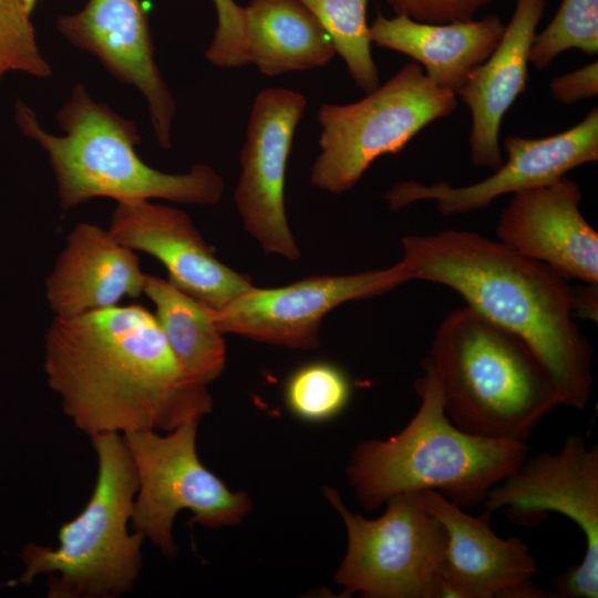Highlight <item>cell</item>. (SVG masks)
Returning a JSON list of instances; mask_svg holds the SVG:
<instances>
[{"mask_svg":"<svg viewBox=\"0 0 598 598\" xmlns=\"http://www.w3.org/2000/svg\"><path fill=\"white\" fill-rule=\"evenodd\" d=\"M456 105V94L433 84L416 62L357 102L321 105L320 153L310 183L331 194L350 190L377 158L399 153Z\"/></svg>","mask_w":598,"mask_h":598,"instance_id":"7","label":"cell"},{"mask_svg":"<svg viewBox=\"0 0 598 598\" xmlns=\"http://www.w3.org/2000/svg\"><path fill=\"white\" fill-rule=\"evenodd\" d=\"M579 185L563 176L512 195L497 240L566 279L598 285V234L580 210Z\"/></svg>","mask_w":598,"mask_h":598,"instance_id":"17","label":"cell"},{"mask_svg":"<svg viewBox=\"0 0 598 598\" xmlns=\"http://www.w3.org/2000/svg\"><path fill=\"white\" fill-rule=\"evenodd\" d=\"M299 1L326 30L354 83L365 93L375 90L380 79L371 53L370 25L367 22L369 0Z\"/></svg>","mask_w":598,"mask_h":598,"instance_id":"23","label":"cell"},{"mask_svg":"<svg viewBox=\"0 0 598 598\" xmlns=\"http://www.w3.org/2000/svg\"><path fill=\"white\" fill-rule=\"evenodd\" d=\"M574 312L582 318L597 319V285L585 283L579 290L573 287Z\"/></svg>","mask_w":598,"mask_h":598,"instance_id":"30","label":"cell"},{"mask_svg":"<svg viewBox=\"0 0 598 598\" xmlns=\"http://www.w3.org/2000/svg\"><path fill=\"white\" fill-rule=\"evenodd\" d=\"M217 25L205 58L215 66L237 69L248 64L244 7L235 0H213Z\"/></svg>","mask_w":598,"mask_h":598,"instance_id":"27","label":"cell"},{"mask_svg":"<svg viewBox=\"0 0 598 598\" xmlns=\"http://www.w3.org/2000/svg\"><path fill=\"white\" fill-rule=\"evenodd\" d=\"M410 280L440 283L519 337L550 377L561 405L584 410L594 377L592 348L575 322L574 291L547 265L470 230L404 236Z\"/></svg>","mask_w":598,"mask_h":598,"instance_id":"2","label":"cell"},{"mask_svg":"<svg viewBox=\"0 0 598 598\" xmlns=\"http://www.w3.org/2000/svg\"><path fill=\"white\" fill-rule=\"evenodd\" d=\"M503 143L507 159L485 179L464 186L400 182L385 194L389 208L399 210L433 200L444 216L465 214L482 209L503 195L547 185L576 167L597 162L598 110L591 109L579 123L560 133L544 137L509 135Z\"/></svg>","mask_w":598,"mask_h":598,"instance_id":"13","label":"cell"},{"mask_svg":"<svg viewBox=\"0 0 598 598\" xmlns=\"http://www.w3.org/2000/svg\"><path fill=\"white\" fill-rule=\"evenodd\" d=\"M426 359L447 417L467 434L526 442L540 420L561 405L527 343L468 306L442 320Z\"/></svg>","mask_w":598,"mask_h":598,"instance_id":"4","label":"cell"},{"mask_svg":"<svg viewBox=\"0 0 598 598\" xmlns=\"http://www.w3.org/2000/svg\"><path fill=\"white\" fill-rule=\"evenodd\" d=\"M549 90L554 99L563 104H574L596 96L598 93L597 61L554 78Z\"/></svg>","mask_w":598,"mask_h":598,"instance_id":"29","label":"cell"},{"mask_svg":"<svg viewBox=\"0 0 598 598\" xmlns=\"http://www.w3.org/2000/svg\"><path fill=\"white\" fill-rule=\"evenodd\" d=\"M504 30L505 24L496 14L429 23L402 14L388 18L379 12L369 27L372 43L412 58L433 84L455 94L489 56Z\"/></svg>","mask_w":598,"mask_h":598,"instance_id":"20","label":"cell"},{"mask_svg":"<svg viewBox=\"0 0 598 598\" xmlns=\"http://www.w3.org/2000/svg\"><path fill=\"white\" fill-rule=\"evenodd\" d=\"M31 13L23 0H0V78L10 71L37 78L52 73L38 47Z\"/></svg>","mask_w":598,"mask_h":598,"instance_id":"26","label":"cell"},{"mask_svg":"<svg viewBox=\"0 0 598 598\" xmlns=\"http://www.w3.org/2000/svg\"><path fill=\"white\" fill-rule=\"evenodd\" d=\"M59 32L96 56L118 81L146 100L157 143L172 146L175 100L154 60V45L141 0H89L78 12L56 19Z\"/></svg>","mask_w":598,"mask_h":598,"instance_id":"16","label":"cell"},{"mask_svg":"<svg viewBox=\"0 0 598 598\" xmlns=\"http://www.w3.org/2000/svg\"><path fill=\"white\" fill-rule=\"evenodd\" d=\"M246 54L267 76L327 65L330 37L299 0H250L244 7Z\"/></svg>","mask_w":598,"mask_h":598,"instance_id":"21","label":"cell"},{"mask_svg":"<svg viewBox=\"0 0 598 598\" xmlns=\"http://www.w3.org/2000/svg\"><path fill=\"white\" fill-rule=\"evenodd\" d=\"M43 369L64 414L89 436L167 432L213 409L207 386L185 377L154 315L136 303L54 317Z\"/></svg>","mask_w":598,"mask_h":598,"instance_id":"1","label":"cell"},{"mask_svg":"<svg viewBox=\"0 0 598 598\" xmlns=\"http://www.w3.org/2000/svg\"><path fill=\"white\" fill-rule=\"evenodd\" d=\"M97 458L93 492L84 508L59 528L56 547L27 543L17 582L48 577L49 598H116L134 587L142 569L138 532H130L137 478L124 439L90 436Z\"/></svg>","mask_w":598,"mask_h":598,"instance_id":"6","label":"cell"},{"mask_svg":"<svg viewBox=\"0 0 598 598\" xmlns=\"http://www.w3.org/2000/svg\"><path fill=\"white\" fill-rule=\"evenodd\" d=\"M482 506L504 509L519 524L540 523L548 512L561 514L582 532V560L553 580L555 598L598 597V446L569 435L558 453L542 452L487 493Z\"/></svg>","mask_w":598,"mask_h":598,"instance_id":"10","label":"cell"},{"mask_svg":"<svg viewBox=\"0 0 598 598\" xmlns=\"http://www.w3.org/2000/svg\"><path fill=\"white\" fill-rule=\"evenodd\" d=\"M568 50L597 54L598 0H561L551 21L535 34L529 63L543 70Z\"/></svg>","mask_w":598,"mask_h":598,"instance_id":"25","label":"cell"},{"mask_svg":"<svg viewBox=\"0 0 598 598\" xmlns=\"http://www.w3.org/2000/svg\"><path fill=\"white\" fill-rule=\"evenodd\" d=\"M351 395L349 378L338 365L315 361L289 377L285 401L292 414L308 422H322L341 413Z\"/></svg>","mask_w":598,"mask_h":598,"instance_id":"24","label":"cell"},{"mask_svg":"<svg viewBox=\"0 0 598 598\" xmlns=\"http://www.w3.org/2000/svg\"><path fill=\"white\" fill-rule=\"evenodd\" d=\"M414 381L420 405L386 440L359 443L347 466L354 496L375 511L396 495L434 491L461 508L482 505L489 489L527 458L526 442L474 436L447 417L437 375L425 358Z\"/></svg>","mask_w":598,"mask_h":598,"instance_id":"3","label":"cell"},{"mask_svg":"<svg viewBox=\"0 0 598 598\" xmlns=\"http://www.w3.org/2000/svg\"><path fill=\"white\" fill-rule=\"evenodd\" d=\"M198 424L193 420L165 434L143 430L122 435L137 478L131 528L167 558L177 553L173 525L179 511L192 513L190 524L219 528L239 524L252 508L247 493L229 491L198 458Z\"/></svg>","mask_w":598,"mask_h":598,"instance_id":"9","label":"cell"},{"mask_svg":"<svg viewBox=\"0 0 598 598\" xmlns=\"http://www.w3.org/2000/svg\"><path fill=\"white\" fill-rule=\"evenodd\" d=\"M410 280L402 260L391 267L349 275L308 277L278 288L251 289L214 318L223 333L292 349L319 343L326 315L339 306L388 292Z\"/></svg>","mask_w":598,"mask_h":598,"instance_id":"11","label":"cell"},{"mask_svg":"<svg viewBox=\"0 0 598 598\" xmlns=\"http://www.w3.org/2000/svg\"><path fill=\"white\" fill-rule=\"evenodd\" d=\"M323 491L347 530V550L334 574L344 596L445 598L439 575L445 530L420 492L389 498L384 513L368 519L349 511L334 488Z\"/></svg>","mask_w":598,"mask_h":598,"instance_id":"8","label":"cell"},{"mask_svg":"<svg viewBox=\"0 0 598 598\" xmlns=\"http://www.w3.org/2000/svg\"><path fill=\"white\" fill-rule=\"evenodd\" d=\"M14 111L20 131L48 154L63 212L97 197L192 205H214L223 197L224 179L208 165L168 174L144 163L136 152V124L94 101L80 83L56 114L63 135L44 131L23 102Z\"/></svg>","mask_w":598,"mask_h":598,"instance_id":"5","label":"cell"},{"mask_svg":"<svg viewBox=\"0 0 598 598\" xmlns=\"http://www.w3.org/2000/svg\"><path fill=\"white\" fill-rule=\"evenodd\" d=\"M143 293L155 307L153 313L185 377L207 386L224 371L226 344L215 311L176 288L168 280L147 275Z\"/></svg>","mask_w":598,"mask_h":598,"instance_id":"22","label":"cell"},{"mask_svg":"<svg viewBox=\"0 0 598 598\" xmlns=\"http://www.w3.org/2000/svg\"><path fill=\"white\" fill-rule=\"evenodd\" d=\"M396 14L429 23L468 21L494 0H386Z\"/></svg>","mask_w":598,"mask_h":598,"instance_id":"28","label":"cell"},{"mask_svg":"<svg viewBox=\"0 0 598 598\" xmlns=\"http://www.w3.org/2000/svg\"><path fill=\"white\" fill-rule=\"evenodd\" d=\"M28 9L32 12L40 0H23Z\"/></svg>","mask_w":598,"mask_h":598,"instance_id":"31","label":"cell"},{"mask_svg":"<svg viewBox=\"0 0 598 598\" xmlns=\"http://www.w3.org/2000/svg\"><path fill=\"white\" fill-rule=\"evenodd\" d=\"M145 278L134 250L107 229L79 223L45 278V299L54 317H75L117 306L124 297H140Z\"/></svg>","mask_w":598,"mask_h":598,"instance_id":"18","label":"cell"},{"mask_svg":"<svg viewBox=\"0 0 598 598\" xmlns=\"http://www.w3.org/2000/svg\"><path fill=\"white\" fill-rule=\"evenodd\" d=\"M545 6L546 0H516L499 42L456 93L471 112L468 144L475 166L495 169L503 163L501 123L526 89L529 51Z\"/></svg>","mask_w":598,"mask_h":598,"instance_id":"19","label":"cell"},{"mask_svg":"<svg viewBox=\"0 0 598 598\" xmlns=\"http://www.w3.org/2000/svg\"><path fill=\"white\" fill-rule=\"evenodd\" d=\"M306 97L283 87L260 91L254 100L240 153L234 200L245 229L268 254L295 261L300 249L285 206L286 169Z\"/></svg>","mask_w":598,"mask_h":598,"instance_id":"12","label":"cell"},{"mask_svg":"<svg viewBox=\"0 0 598 598\" xmlns=\"http://www.w3.org/2000/svg\"><path fill=\"white\" fill-rule=\"evenodd\" d=\"M121 245L148 254L168 281L218 311L254 287L250 278L219 261L190 217L147 199L117 202L107 228Z\"/></svg>","mask_w":598,"mask_h":598,"instance_id":"15","label":"cell"},{"mask_svg":"<svg viewBox=\"0 0 598 598\" xmlns=\"http://www.w3.org/2000/svg\"><path fill=\"white\" fill-rule=\"evenodd\" d=\"M420 494L445 530L439 565L445 598H555L533 582L538 568L528 546L497 536L491 513L474 516L437 492Z\"/></svg>","mask_w":598,"mask_h":598,"instance_id":"14","label":"cell"}]
</instances>
